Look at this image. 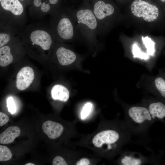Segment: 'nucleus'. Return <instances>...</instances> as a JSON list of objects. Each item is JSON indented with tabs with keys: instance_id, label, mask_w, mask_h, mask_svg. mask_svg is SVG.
<instances>
[{
	"instance_id": "obj_1",
	"label": "nucleus",
	"mask_w": 165,
	"mask_h": 165,
	"mask_svg": "<svg viewBox=\"0 0 165 165\" xmlns=\"http://www.w3.org/2000/svg\"><path fill=\"white\" fill-rule=\"evenodd\" d=\"M68 13L76 24L80 37L89 44L97 43L98 25L92 9L82 8Z\"/></svg>"
},
{
	"instance_id": "obj_2",
	"label": "nucleus",
	"mask_w": 165,
	"mask_h": 165,
	"mask_svg": "<svg viewBox=\"0 0 165 165\" xmlns=\"http://www.w3.org/2000/svg\"><path fill=\"white\" fill-rule=\"evenodd\" d=\"M51 30L55 39L60 41H72L80 37L76 24L69 13H53Z\"/></svg>"
},
{
	"instance_id": "obj_3",
	"label": "nucleus",
	"mask_w": 165,
	"mask_h": 165,
	"mask_svg": "<svg viewBox=\"0 0 165 165\" xmlns=\"http://www.w3.org/2000/svg\"><path fill=\"white\" fill-rule=\"evenodd\" d=\"M126 118V127L129 130L138 133L146 131L155 122L148 108L142 106L130 108Z\"/></svg>"
},
{
	"instance_id": "obj_4",
	"label": "nucleus",
	"mask_w": 165,
	"mask_h": 165,
	"mask_svg": "<svg viewBox=\"0 0 165 165\" xmlns=\"http://www.w3.org/2000/svg\"><path fill=\"white\" fill-rule=\"evenodd\" d=\"M32 28L25 32L23 38L27 39L32 45L39 46L43 50H49L55 39L51 29L40 26Z\"/></svg>"
},
{
	"instance_id": "obj_5",
	"label": "nucleus",
	"mask_w": 165,
	"mask_h": 165,
	"mask_svg": "<svg viewBox=\"0 0 165 165\" xmlns=\"http://www.w3.org/2000/svg\"><path fill=\"white\" fill-rule=\"evenodd\" d=\"M132 13L136 16L142 17L148 22L156 20L159 16V10L155 6L142 0H135L130 6Z\"/></svg>"
},
{
	"instance_id": "obj_6",
	"label": "nucleus",
	"mask_w": 165,
	"mask_h": 165,
	"mask_svg": "<svg viewBox=\"0 0 165 165\" xmlns=\"http://www.w3.org/2000/svg\"><path fill=\"white\" fill-rule=\"evenodd\" d=\"M91 9L97 21L99 35L105 29L108 17L114 13L115 8L111 4L99 0L94 3Z\"/></svg>"
},
{
	"instance_id": "obj_7",
	"label": "nucleus",
	"mask_w": 165,
	"mask_h": 165,
	"mask_svg": "<svg viewBox=\"0 0 165 165\" xmlns=\"http://www.w3.org/2000/svg\"><path fill=\"white\" fill-rule=\"evenodd\" d=\"M120 138L119 134L113 130H107L101 131L95 135L92 140V143L95 147L99 148L103 144L107 145L108 150L112 149L116 147L115 144Z\"/></svg>"
},
{
	"instance_id": "obj_8",
	"label": "nucleus",
	"mask_w": 165,
	"mask_h": 165,
	"mask_svg": "<svg viewBox=\"0 0 165 165\" xmlns=\"http://www.w3.org/2000/svg\"><path fill=\"white\" fill-rule=\"evenodd\" d=\"M33 69L29 66L22 68L16 76V86L19 90H23L28 88L34 79Z\"/></svg>"
},
{
	"instance_id": "obj_9",
	"label": "nucleus",
	"mask_w": 165,
	"mask_h": 165,
	"mask_svg": "<svg viewBox=\"0 0 165 165\" xmlns=\"http://www.w3.org/2000/svg\"><path fill=\"white\" fill-rule=\"evenodd\" d=\"M42 129L45 134L51 139H55L62 133L64 128L60 124L50 120H47L42 125Z\"/></svg>"
},
{
	"instance_id": "obj_10",
	"label": "nucleus",
	"mask_w": 165,
	"mask_h": 165,
	"mask_svg": "<svg viewBox=\"0 0 165 165\" xmlns=\"http://www.w3.org/2000/svg\"><path fill=\"white\" fill-rule=\"evenodd\" d=\"M56 55L59 63L62 65L72 64L76 60L77 56L72 50L63 46L57 48Z\"/></svg>"
},
{
	"instance_id": "obj_11",
	"label": "nucleus",
	"mask_w": 165,
	"mask_h": 165,
	"mask_svg": "<svg viewBox=\"0 0 165 165\" xmlns=\"http://www.w3.org/2000/svg\"><path fill=\"white\" fill-rule=\"evenodd\" d=\"M0 3L4 9L15 16H20L24 11L23 6L18 0H2Z\"/></svg>"
},
{
	"instance_id": "obj_12",
	"label": "nucleus",
	"mask_w": 165,
	"mask_h": 165,
	"mask_svg": "<svg viewBox=\"0 0 165 165\" xmlns=\"http://www.w3.org/2000/svg\"><path fill=\"white\" fill-rule=\"evenodd\" d=\"M20 133V130L17 126H11L7 128L0 134V143L7 144L12 142Z\"/></svg>"
},
{
	"instance_id": "obj_13",
	"label": "nucleus",
	"mask_w": 165,
	"mask_h": 165,
	"mask_svg": "<svg viewBox=\"0 0 165 165\" xmlns=\"http://www.w3.org/2000/svg\"><path fill=\"white\" fill-rule=\"evenodd\" d=\"M146 160L140 154L134 152H126L122 158L121 163L124 165H140L146 162Z\"/></svg>"
},
{
	"instance_id": "obj_14",
	"label": "nucleus",
	"mask_w": 165,
	"mask_h": 165,
	"mask_svg": "<svg viewBox=\"0 0 165 165\" xmlns=\"http://www.w3.org/2000/svg\"><path fill=\"white\" fill-rule=\"evenodd\" d=\"M51 94L52 98L55 100L66 101L69 97L68 89L61 85H56L52 87Z\"/></svg>"
},
{
	"instance_id": "obj_15",
	"label": "nucleus",
	"mask_w": 165,
	"mask_h": 165,
	"mask_svg": "<svg viewBox=\"0 0 165 165\" xmlns=\"http://www.w3.org/2000/svg\"><path fill=\"white\" fill-rule=\"evenodd\" d=\"M13 57L11 53V49L8 46L5 45L0 49V65L5 67L11 64Z\"/></svg>"
},
{
	"instance_id": "obj_16",
	"label": "nucleus",
	"mask_w": 165,
	"mask_h": 165,
	"mask_svg": "<svg viewBox=\"0 0 165 165\" xmlns=\"http://www.w3.org/2000/svg\"><path fill=\"white\" fill-rule=\"evenodd\" d=\"M154 84L160 96L165 100V79L161 77H157L154 80Z\"/></svg>"
},
{
	"instance_id": "obj_17",
	"label": "nucleus",
	"mask_w": 165,
	"mask_h": 165,
	"mask_svg": "<svg viewBox=\"0 0 165 165\" xmlns=\"http://www.w3.org/2000/svg\"><path fill=\"white\" fill-rule=\"evenodd\" d=\"M12 157V153L8 148L5 146L0 145V161H8Z\"/></svg>"
},
{
	"instance_id": "obj_18",
	"label": "nucleus",
	"mask_w": 165,
	"mask_h": 165,
	"mask_svg": "<svg viewBox=\"0 0 165 165\" xmlns=\"http://www.w3.org/2000/svg\"><path fill=\"white\" fill-rule=\"evenodd\" d=\"M142 39L147 49L148 54L151 55H153L155 52L154 42L148 36L144 37L142 36Z\"/></svg>"
},
{
	"instance_id": "obj_19",
	"label": "nucleus",
	"mask_w": 165,
	"mask_h": 165,
	"mask_svg": "<svg viewBox=\"0 0 165 165\" xmlns=\"http://www.w3.org/2000/svg\"><path fill=\"white\" fill-rule=\"evenodd\" d=\"M132 52L134 57L139 58L141 59H147L149 57L147 54L141 51L136 44H134L133 46Z\"/></svg>"
},
{
	"instance_id": "obj_20",
	"label": "nucleus",
	"mask_w": 165,
	"mask_h": 165,
	"mask_svg": "<svg viewBox=\"0 0 165 165\" xmlns=\"http://www.w3.org/2000/svg\"><path fill=\"white\" fill-rule=\"evenodd\" d=\"M11 35L9 33L0 32V47L1 48L7 44L10 41Z\"/></svg>"
},
{
	"instance_id": "obj_21",
	"label": "nucleus",
	"mask_w": 165,
	"mask_h": 165,
	"mask_svg": "<svg viewBox=\"0 0 165 165\" xmlns=\"http://www.w3.org/2000/svg\"><path fill=\"white\" fill-rule=\"evenodd\" d=\"M92 104L90 102L86 104L84 106L81 113V119H85L89 115L92 107Z\"/></svg>"
},
{
	"instance_id": "obj_22",
	"label": "nucleus",
	"mask_w": 165,
	"mask_h": 165,
	"mask_svg": "<svg viewBox=\"0 0 165 165\" xmlns=\"http://www.w3.org/2000/svg\"><path fill=\"white\" fill-rule=\"evenodd\" d=\"M7 107L8 110L12 114H14L16 111V106L12 97L8 98L7 101Z\"/></svg>"
},
{
	"instance_id": "obj_23",
	"label": "nucleus",
	"mask_w": 165,
	"mask_h": 165,
	"mask_svg": "<svg viewBox=\"0 0 165 165\" xmlns=\"http://www.w3.org/2000/svg\"><path fill=\"white\" fill-rule=\"evenodd\" d=\"M52 164L53 165H67V164L63 158L60 156H56L53 159Z\"/></svg>"
},
{
	"instance_id": "obj_24",
	"label": "nucleus",
	"mask_w": 165,
	"mask_h": 165,
	"mask_svg": "<svg viewBox=\"0 0 165 165\" xmlns=\"http://www.w3.org/2000/svg\"><path fill=\"white\" fill-rule=\"evenodd\" d=\"M8 116L4 113L0 112V126L6 124L9 120Z\"/></svg>"
},
{
	"instance_id": "obj_25",
	"label": "nucleus",
	"mask_w": 165,
	"mask_h": 165,
	"mask_svg": "<svg viewBox=\"0 0 165 165\" xmlns=\"http://www.w3.org/2000/svg\"><path fill=\"white\" fill-rule=\"evenodd\" d=\"M90 163V160L87 158H83L77 162V165H88Z\"/></svg>"
},
{
	"instance_id": "obj_26",
	"label": "nucleus",
	"mask_w": 165,
	"mask_h": 165,
	"mask_svg": "<svg viewBox=\"0 0 165 165\" xmlns=\"http://www.w3.org/2000/svg\"><path fill=\"white\" fill-rule=\"evenodd\" d=\"M50 9V6L48 3H46L44 2L42 3L41 7V9L44 12H47L49 11Z\"/></svg>"
},
{
	"instance_id": "obj_27",
	"label": "nucleus",
	"mask_w": 165,
	"mask_h": 165,
	"mask_svg": "<svg viewBox=\"0 0 165 165\" xmlns=\"http://www.w3.org/2000/svg\"><path fill=\"white\" fill-rule=\"evenodd\" d=\"M33 3L36 7H38L42 4L41 0H34Z\"/></svg>"
},
{
	"instance_id": "obj_28",
	"label": "nucleus",
	"mask_w": 165,
	"mask_h": 165,
	"mask_svg": "<svg viewBox=\"0 0 165 165\" xmlns=\"http://www.w3.org/2000/svg\"><path fill=\"white\" fill-rule=\"evenodd\" d=\"M58 1V0H49V3L51 4H55Z\"/></svg>"
},
{
	"instance_id": "obj_29",
	"label": "nucleus",
	"mask_w": 165,
	"mask_h": 165,
	"mask_svg": "<svg viewBox=\"0 0 165 165\" xmlns=\"http://www.w3.org/2000/svg\"><path fill=\"white\" fill-rule=\"evenodd\" d=\"M25 165H35V164H34L33 163H27L25 164Z\"/></svg>"
},
{
	"instance_id": "obj_30",
	"label": "nucleus",
	"mask_w": 165,
	"mask_h": 165,
	"mask_svg": "<svg viewBox=\"0 0 165 165\" xmlns=\"http://www.w3.org/2000/svg\"><path fill=\"white\" fill-rule=\"evenodd\" d=\"M161 2H165V0H160Z\"/></svg>"
},
{
	"instance_id": "obj_31",
	"label": "nucleus",
	"mask_w": 165,
	"mask_h": 165,
	"mask_svg": "<svg viewBox=\"0 0 165 165\" xmlns=\"http://www.w3.org/2000/svg\"><path fill=\"white\" fill-rule=\"evenodd\" d=\"M20 0V1H24V0Z\"/></svg>"
},
{
	"instance_id": "obj_32",
	"label": "nucleus",
	"mask_w": 165,
	"mask_h": 165,
	"mask_svg": "<svg viewBox=\"0 0 165 165\" xmlns=\"http://www.w3.org/2000/svg\"><path fill=\"white\" fill-rule=\"evenodd\" d=\"M2 0H0V1L1 2Z\"/></svg>"
}]
</instances>
